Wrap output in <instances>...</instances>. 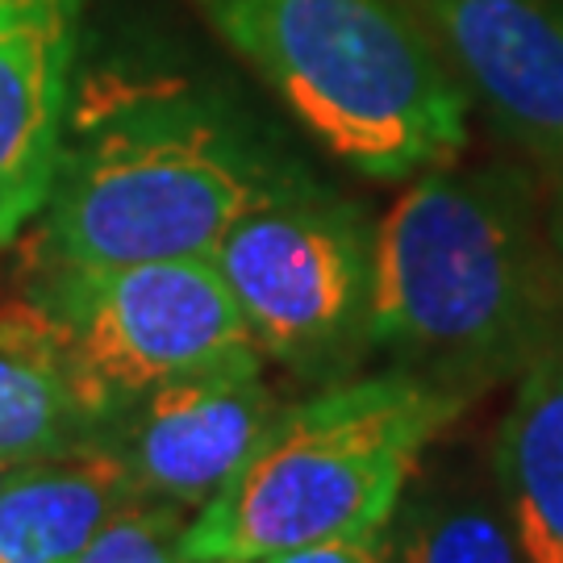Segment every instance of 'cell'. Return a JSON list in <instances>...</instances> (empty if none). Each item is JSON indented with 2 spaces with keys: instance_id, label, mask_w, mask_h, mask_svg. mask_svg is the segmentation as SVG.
I'll return each instance as SVG.
<instances>
[{
  "instance_id": "1",
  "label": "cell",
  "mask_w": 563,
  "mask_h": 563,
  "mask_svg": "<svg viewBox=\"0 0 563 563\" xmlns=\"http://www.w3.org/2000/svg\"><path fill=\"white\" fill-rule=\"evenodd\" d=\"M560 313V272L505 172H422L372 234L367 342L430 384L472 397L522 372Z\"/></svg>"
},
{
  "instance_id": "2",
  "label": "cell",
  "mask_w": 563,
  "mask_h": 563,
  "mask_svg": "<svg viewBox=\"0 0 563 563\" xmlns=\"http://www.w3.org/2000/svg\"><path fill=\"white\" fill-rule=\"evenodd\" d=\"M272 163L225 101L184 80L104 84L67 121L42 209L51 267L213 255L263 192Z\"/></svg>"
},
{
  "instance_id": "3",
  "label": "cell",
  "mask_w": 563,
  "mask_h": 563,
  "mask_svg": "<svg viewBox=\"0 0 563 563\" xmlns=\"http://www.w3.org/2000/svg\"><path fill=\"white\" fill-rule=\"evenodd\" d=\"M342 167L409 180L460 159L467 88L401 0H192Z\"/></svg>"
},
{
  "instance_id": "4",
  "label": "cell",
  "mask_w": 563,
  "mask_h": 563,
  "mask_svg": "<svg viewBox=\"0 0 563 563\" xmlns=\"http://www.w3.org/2000/svg\"><path fill=\"white\" fill-rule=\"evenodd\" d=\"M467 397L413 372L346 380L288 405L184 526L192 563H260L388 530L422 451Z\"/></svg>"
},
{
  "instance_id": "5",
  "label": "cell",
  "mask_w": 563,
  "mask_h": 563,
  "mask_svg": "<svg viewBox=\"0 0 563 563\" xmlns=\"http://www.w3.org/2000/svg\"><path fill=\"white\" fill-rule=\"evenodd\" d=\"M209 260L263 360L330 372L367 342V222L301 172L276 167Z\"/></svg>"
},
{
  "instance_id": "6",
  "label": "cell",
  "mask_w": 563,
  "mask_h": 563,
  "mask_svg": "<svg viewBox=\"0 0 563 563\" xmlns=\"http://www.w3.org/2000/svg\"><path fill=\"white\" fill-rule=\"evenodd\" d=\"M63 342L101 426L125 401L213 363L260 355L209 255L121 267H51L30 292Z\"/></svg>"
},
{
  "instance_id": "7",
  "label": "cell",
  "mask_w": 563,
  "mask_h": 563,
  "mask_svg": "<svg viewBox=\"0 0 563 563\" xmlns=\"http://www.w3.org/2000/svg\"><path fill=\"white\" fill-rule=\"evenodd\" d=\"M280 413L263 380V355L213 363L125 401L97 443L121 460L142 501L201 509Z\"/></svg>"
},
{
  "instance_id": "8",
  "label": "cell",
  "mask_w": 563,
  "mask_h": 563,
  "mask_svg": "<svg viewBox=\"0 0 563 563\" xmlns=\"http://www.w3.org/2000/svg\"><path fill=\"white\" fill-rule=\"evenodd\" d=\"M84 0H0V251L42 218L59 176Z\"/></svg>"
},
{
  "instance_id": "9",
  "label": "cell",
  "mask_w": 563,
  "mask_h": 563,
  "mask_svg": "<svg viewBox=\"0 0 563 563\" xmlns=\"http://www.w3.org/2000/svg\"><path fill=\"white\" fill-rule=\"evenodd\" d=\"M418 9L505 134L563 159V0H418Z\"/></svg>"
},
{
  "instance_id": "10",
  "label": "cell",
  "mask_w": 563,
  "mask_h": 563,
  "mask_svg": "<svg viewBox=\"0 0 563 563\" xmlns=\"http://www.w3.org/2000/svg\"><path fill=\"white\" fill-rule=\"evenodd\" d=\"M130 501L139 493L101 443L13 463L0 484V563H76Z\"/></svg>"
},
{
  "instance_id": "11",
  "label": "cell",
  "mask_w": 563,
  "mask_h": 563,
  "mask_svg": "<svg viewBox=\"0 0 563 563\" xmlns=\"http://www.w3.org/2000/svg\"><path fill=\"white\" fill-rule=\"evenodd\" d=\"M493 476L526 563H563V313L518 372Z\"/></svg>"
},
{
  "instance_id": "12",
  "label": "cell",
  "mask_w": 563,
  "mask_h": 563,
  "mask_svg": "<svg viewBox=\"0 0 563 563\" xmlns=\"http://www.w3.org/2000/svg\"><path fill=\"white\" fill-rule=\"evenodd\" d=\"M97 443L63 342L34 297L0 305V460H42Z\"/></svg>"
},
{
  "instance_id": "13",
  "label": "cell",
  "mask_w": 563,
  "mask_h": 563,
  "mask_svg": "<svg viewBox=\"0 0 563 563\" xmlns=\"http://www.w3.org/2000/svg\"><path fill=\"white\" fill-rule=\"evenodd\" d=\"M393 518L397 530L384 539L388 563H526L501 488H430L413 501L401 497Z\"/></svg>"
},
{
  "instance_id": "14",
  "label": "cell",
  "mask_w": 563,
  "mask_h": 563,
  "mask_svg": "<svg viewBox=\"0 0 563 563\" xmlns=\"http://www.w3.org/2000/svg\"><path fill=\"white\" fill-rule=\"evenodd\" d=\"M184 526L176 505L139 497L101 526L76 563H192L184 551Z\"/></svg>"
},
{
  "instance_id": "15",
  "label": "cell",
  "mask_w": 563,
  "mask_h": 563,
  "mask_svg": "<svg viewBox=\"0 0 563 563\" xmlns=\"http://www.w3.org/2000/svg\"><path fill=\"white\" fill-rule=\"evenodd\" d=\"M260 563H388V543L380 534H363V539H334V543L297 547V551H280Z\"/></svg>"
},
{
  "instance_id": "16",
  "label": "cell",
  "mask_w": 563,
  "mask_h": 563,
  "mask_svg": "<svg viewBox=\"0 0 563 563\" xmlns=\"http://www.w3.org/2000/svg\"><path fill=\"white\" fill-rule=\"evenodd\" d=\"M13 472V460H0V484H4V476Z\"/></svg>"
},
{
  "instance_id": "17",
  "label": "cell",
  "mask_w": 563,
  "mask_h": 563,
  "mask_svg": "<svg viewBox=\"0 0 563 563\" xmlns=\"http://www.w3.org/2000/svg\"><path fill=\"white\" fill-rule=\"evenodd\" d=\"M560 246H563V205H560Z\"/></svg>"
}]
</instances>
